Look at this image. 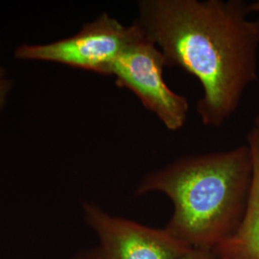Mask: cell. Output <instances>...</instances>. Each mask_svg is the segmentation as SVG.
<instances>
[{
	"label": "cell",
	"instance_id": "obj_3",
	"mask_svg": "<svg viewBox=\"0 0 259 259\" xmlns=\"http://www.w3.org/2000/svg\"><path fill=\"white\" fill-rule=\"evenodd\" d=\"M142 35L135 23L124 25L107 13L88 22L70 37L46 45H21L15 57L23 61L49 62L111 76L118 58Z\"/></svg>",
	"mask_w": 259,
	"mask_h": 259
},
{
	"label": "cell",
	"instance_id": "obj_9",
	"mask_svg": "<svg viewBox=\"0 0 259 259\" xmlns=\"http://www.w3.org/2000/svg\"><path fill=\"white\" fill-rule=\"evenodd\" d=\"M248 7H249L250 14L259 13V0L253 1L251 3H248Z\"/></svg>",
	"mask_w": 259,
	"mask_h": 259
},
{
	"label": "cell",
	"instance_id": "obj_5",
	"mask_svg": "<svg viewBox=\"0 0 259 259\" xmlns=\"http://www.w3.org/2000/svg\"><path fill=\"white\" fill-rule=\"evenodd\" d=\"M83 208L84 220L96 233L98 245L74 259H183L191 249L165 227L152 228L113 216L90 203H84Z\"/></svg>",
	"mask_w": 259,
	"mask_h": 259
},
{
	"label": "cell",
	"instance_id": "obj_10",
	"mask_svg": "<svg viewBox=\"0 0 259 259\" xmlns=\"http://www.w3.org/2000/svg\"><path fill=\"white\" fill-rule=\"evenodd\" d=\"M253 126H254V127L259 131V111L258 113H257V115H256V117H255V119H254Z\"/></svg>",
	"mask_w": 259,
	"mask_h": 259
},
{
	"label": "cell",
	"instance_id": "obj_1",
	"mask_svg": "<svg viewBox=\"0 0 259 259\" xmlns=\"http://www.w3.org/2000/svg\"><path fill=\"white\" fill-rule=\"evenodd\" d=\"M242 0H139L134 23L160 50L165 66L195 77L197 113L219 128L258 80L259 18Z\"/></svg>",
	"mask_w": 259,
	"mask_h": 259
},
{
	"label": "cell",
	"instance_id": "obj_6",
	"mask_svg": "<svg viewBox=\"0 0 259 259\" xmlns=\"http://www.w3.org/2000/svg\"><path fill=\"white\" fill-rule=\"evenodd\" d=\"M247 143L253 160L250 199L238 229L214 249L221 259H259V131L254 126Z\"/></svg>",
	"mask_w": 259,
	"mask_h": 259
},
{
	"label": "cell",
	"instance_id": "obj_4",
	"mask_svg": "<svg viewBox=\"0 0 259 259\" xmlns=\"http://www.w3.org/2000/svg\"><path fill=\"white\" fill-rule=\"evenodd\" d=\"M164 67L160 50L142 33L115 62L111 76L119 88L134 93L168 131L177 132L186 123L189 102L168 87Z\"/></svg>",
	"mask_w": 259,
	"mask_h": 259
},
{
	"label": "cell",
	"instance_id": "obj_7",
	"mask_svg": "<svg viewBox=\"0 0 259 259\" xmlns=\"http://www.w3.org/2000/svg\"><path fill=\"white\" fill-rule=\"evenodd\" d=\"M183 259H221L214 250L190 249Z\"/></svg>",
	"mask_w": 259,
	"mask_h": 259
},
{
	"label": "cell",
	"instance_id": "obj_8",
	"mask_svg": "<svg viewBox=\"0 0 259 259\" xmlns=\"http://www.w3.org/2000/svg\"><path fill=\"white\" fill-rule=\"evenodd\" d=\"M11 85L12 83L7 78L5 71L0 66V110L3 109L6 104V99L11 90Z\"/></svg>",
	"mask_w": 259,
	"mask_h": 259
},
{
	"label": "cell",
	"instance_id": "obj_2",
	"mask_svg": "<svg viewBox=\"0 0 259 259\" xmlns=\"http://www.w3.org/2000/svg\"><path fill=\"white\" fill-rule=\"evenodd\" d=\"M252 176V154L246 143L178 158L147 173L135 194L165 195L173 204L167 231L191 249L214 250L240 226Z\"/></svg>",
	"mask_w": 259,
	"mask_h": 259
}]
</instances>
